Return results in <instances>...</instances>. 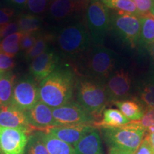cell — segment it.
Listing matches in <instances>:
<instances>
[{
	"label": "cell",
	"mask_w": 154,
	"mask_h": 154,
	"mask_svg": "<svg viewBox=\"0 0 154 154\" xmlns=\"http://www.w3.org/2000/svg\"><path fill=\"white\" fill-rule=\"evenodd\" d=\"M76 82L75 72L59 66L38 84L40 101L51 109L66 104L72 101Z\"/></svg>",
	"instance_id": "obj_1"
},
{
	"label": "cell",
	"mask_w": 154,
	"mask_h": 154,
	"mask_svg": "<svg viewBox=\"0 0 154 154\" xmlns=\"http://www.w3.org/2000/svg\"><path fill=\"white\" fill-rule=\"evenodd\" d=\"M118 54L103 45H94L76 61V70L84 76L97 80L107 79L116 68Z\"/></svg>",
	"instance_id": "obj_2"
},
{
	"label": "cell",
	"mask_w": 154,
	"mask_h": 154,
	"mask_svg": "<svg viewBox=\"0 0 154 154\" xmlns=\"http://www.w3.org/2000/svg\"><path fill=\"white\" fill-rule=\"evenodd\" d=\"M54 39L61 54L74 61L93 44L86 24L82 22L67 24L54 35Z\"/></svg>",
	"instance_id": "obj_3"
},
{
	"label": "cell",
	"mask_w": 154,
	"mask_h": 154,
	"mask_svg": "<svg viewBox=\"0 0 154 154\" xmlns=\"http://www.w3.org/2000/svg\"><path fill=\"white\" fill-rule=\"evenodd\" d=\"M76 102L95 118L96 122L101 119L108 103L105 85L101 81L86 76L76 79Z\"/></svg>",
	"instance_id": "obj_4"
},
{
	"label": "cell",
	"mask_w": 154,
	"mask_h": 154,
	"mask_svg": "<svg viewBox=\"0 0 154 154\" xmlns=\"http://www.w3.org/2000/svg\"><path fill=\"white\" fill-rule=\"evenodd\" d=\"M109 153L134 154L146 135V131L129 122L119 128H101Z\"/></svg>",
	"instance_id": "obj_5"
},
{
	"label": "cell",
	"mask_w": 154,
	"mask_h": 154,
	"mask_svg": "<svg viewBox=\"0 0 154 154\" xmlns=\"http://www.w3.org/2000/svg\"><path fill=\"white\" fill-rule=\"evenodd\" d=\"M86 26L94 45H103L110 26L109 10L101 0H90L85 11Z\"/></svg>",
	"instance_id": "obj_6"
},
{
	"label": "cell",
	"mask_w": 154,
	"mask_h": 154,
	"mask_svg": "<svg viewBox=\"0 0 154 154\" xmlns=\"http://www.w3.org/2000/svg\"><path fill=\"white\" fill-rule=\"evenodd\" d=\"M110 26L116 35L124 44L135 48L139 44L140 19L139 17L116 11L110 17Z\"/></svg>",
	"instance_id": "obj_7"
},
{
	"label": "cell",
	"mask_w": 154,
	"mask_h": 154,
	"mask_svg": "<svg viewBox=\"0 0 154 154\" xmlns=\"http://www.w3.org/2000/svg\"><path fill=\"white\" fill-rule=\"evenodd\" d=\"M37 82L33 77H25L15 82L10 105L19 110H29L40 101Z\"/></svg>",
	"instance_id": "obj_8"
},
{
	"label": "cell",
	"mask_w": 154,
	"mask_h": 154,
	"mask_svg": "<svg viewBox=\"0 0 154 154\" xmlns=\"http://www.w3.org/2000/svg\"><path fill=\"white\" fill-rule=\"evenodd\" d=\"M53 116L57 126L86 124L93 125L95 118L79 104L72 101L61 106L52 109Z\"/></svg>",
	"instance_id": "obj_9"
},
{
	"label": "cell",
	"mask_w": 154,
	"mask_h": 154,
	"mask_svg": "<svg viewBox=\"0 0 154 154\" xmlns=\"http://www.w3.org/2000/svg\"><path fill=\"white\" fill-rule=\"evenodd\" d=\"M29 136V133L19 128L0 126V153L24 154Z\"/></svg>",
	"instance_id": "obj_10"
},
{
	"label": "cell",
	"mask_w": 154,
	"mask_h": 154,
	"mask_svg": "<svg viewBox=\"0 0 154 154\" xmlns=\"http://www.w3.org/2000/svg\"><path fill=\"white\" fill-rule=\"evenodd\" d=\"M90 0H53L47 10L48 17L55 22L63 21L79 15L86 11Z\"/></svg>",
	"instance_id": "obj_11"
},
{
	"label": "cell",
	"mask_w": 154,
	"mask_h": 154,
	"mask_svg": "<svg viewBox=\"0 0 154 154\" xmlns=\"http://www.w3.org/2000/svg\"><path fill=\"white\" fill-rule=\"evenodd\" d=\"M108 102L124 100L131 90V79L126 71L121 69L113 72L108 78L105 85Z\"/></svg>",
	"instance_id": "obj_12"
},
{
	"label": "cell",
	"mask_w": 154,
	"mask_h": 154,
	"mask_svg": "<svg viewBox=\"0 0 154 154\" xmlns=\"http://www.w3.org/2000/svg\"><path fill=\"white\" fill-rule=\"evenodd\" d=\"M60 56L49 48L31 61L29 72L36 82H41L59 66Z\"/></svg>",
	"instance_id": "obj_13"
},
{
	"label": "cell",
	"mask_w": 154,
	"mask_h": 154,
	"mask_svg": "<svg viewBox=\"0 0 154 154\" xmlns=\"http://www.w3.org/2000/svg\"><path fill=\"white\" fill-rule=\"evenodd\" d=\"M29 126L34 130L46 131L49 128L57 126L53 116L52 109L43 103L38 101L29 110L25 111Z\"/></svg>",
	"instance_id": "obj_14"
},
{
	"label": "cell",
	"mask_w": 154,
	"mask_h": 154,
	"mask_svg": "<svg viewBox=\"0 0 154 154\" xmlns=\"http://www.w3.org/2000/svg\"><path fill=\"white\" fill-rule=\"evenodd\" d=\"M93 125L79 124L57 126L49 128L46 132L67 143L74 146L84 135L94 128Z\"/></svg>",
	"instance_id": "obj_15"
},
{
	"label": "cell",
	"mask_w": 154,
	"mask_h": 154,
	"mask_svg": "<svg viewBox=\"0 0 154 154\" xmlns=\"http://www.w3.org/2000/svg\"><path fill=\"white\" fill-rule=\"evenodd\" d=\"M0 126L19 128L29 133L34 130L29 124L25 112L9 105L0 110Z\"/></svg>",
	"instance_id": "obj_16"
},
{
	"label": "cell",
	"mask_w": 154,
	"mask_h": 154,
	"mask_svg": "<svg viewBox=\"0 0 154 154\" xmlns=\"http://www.w3.org/2000/svg\"><path fill=\"white\" fill-rule=\"evenodd\" d=\"M74 147L76 154H103L101 136L96 127L84 135Z\"/></svg>",
	"instance_id": "obj_17"
},
{
	"label": "cell",
	"mask_w": 154,
	"mask_h": 154,
	"mask_svg": "<svg viewBox=\"0 0 154 154\" xmlns=\"http://www.w3.org/2000/svg\"><path fill=\"white\" fill-rule=\"evenodd\" d=\"M129 122L130 121L119 109L109 108L104 109L102 113L101 120L96 122L94 126L101 128H119Z\"/></svg>",
	"instance_id": "obj_18"
},
{
	"label": "cell",
	"mask_w": 154,
	"mask_h": 154,
	"mask_svg": "<svg viewBox=\"0 0 154 154\" xmlns=\"http://www.w3.org/2000/svg\"><path fill=\"white\" fill-rule=\"evenodd\" d=\"M116 106L130 121H137L141 119L145 113L141 103L135 100L124 99L113 102Z\"/></svg>",
	"instance_id": "obj_19"
},
{
	"label": "cell",
	"mask_w": 154,
	"mask_h": 154,
	"mask_svg": "<svg viewBox=\"0 0 154 154\" xmlns=\"http://www.w3.org/2000/svg\"><path fill=\"white\" fill-rule=\"evenodd\" d=\"M42 137L49 154H76L74 147L53 135L42 131Z\"/></svg>",
	"instance_id": "obj_20"
},
{
	"label": "cell",
	"mask_w": 154,
	"mask_h": 154,
	"mask_svg": "<svg viewBox=\"0 0 154 154\" xmlns=\"http://www.w3.org/2000/svg\"><path fill=\"white\" fill-rule=\"evenodd\" d=\"M16 76L13 72H8L0 79V110L10 105Z\"/></svg>",
	"instance_id": "obj_21"
},
{
	"label": "cell",
	"mask_w": 154,
	"mask_h": 154,
	"mask_svg": "<svg viewBox=\"0 0 154 154\" xmlns=\"http://www.w3.org/2000/svg\"><path fill=\"white\" fill-rule=\"evenodd\" d=\"M54 40V35L49 32H42L38 34L37 39L30 50L24 54L25 60L30 62L42 54L49 48V44Z\"/></svg>",
	"instance_id": "obj_22"
},
{
	"label": "cell",
	"mask_w": 154,
	"mask_h": 154,
	"mask_svg": "<svg viewBox=\"0 0 154 154\" xmlns=\"http://www.w3.org/2000/svg\"><path fill=\"white\" fill-rule=\"evenodd\" d=\"M140 34L139 44L150 48L154 43V17L151 14L140 17Z\"/></svg>",
	"instance_id": "obj_23"
},
{
	"label": "cell",
	"mask_w": 154,
	"mask_h": 154,
	"mask_svg": "<svg viewBox=\"0 0 154 154\" xmlns=\"http://www.w3.org/2000/svg\"><path fill=\"white\" fill-rule=\"evenodd\" d=\"M19 32L23 34L41 32L42 19L38 15L34 14H22L17 19Z\"/></svg>",
	"instance_id": "obj_24"
},
{
	"label": "cell",
	"mask_w": 154,
	"mask_h": 154,
	"mask_svg": "<svg viewBox=\"0 0 154 154\" xmlns=\"http://www.w3.org/2000/svg\"><path fill=\"white\" fill-rule=\"evenodd\" d=\"M23 35L22 32H19L3 38L0 42V51L14 57L20 50V41Z\"/></svg>",
	"instance_id": "obj_25"
},
{
	"label": "cell",
	"mask_w": 154,
	"mask_h": 154,
	"mask_svg": "<svg viewBox=\"0 0 154 154\" xmlns=\"http://www.w3.org/2000/svg\"><path fill=\"white\" fill-rule=\"evenodd\" d=\"M102 2L108 9H111L116 11L128 13L140 17V13L133 0H101Z\"/></svg>",
	"instance_id": "obj_26"
},
{
	"label": "cell",
	"mask_w": 154,
	"mask_h": 154,
	"mask_svg": "<svg viewBox=\"0 0 154 154\" xmlns=\"http://www.w3.org/2000/svg\"><path fill=\"white\" fill-rule=\"evenodd\" d=\"M138 94L140 103H143L146 109L154 108V76L143 81L140 84Z\"/></svg>",
	"instance_id": "obj_27"
},
{
	"label": "cell",
	"mask_w": 154,
	"mask_h": 154,
	"mask_svg": "<svg viewBox=\"0 0 154 154\" xmlns=\"http://www.w3.org/2000/svg\"><path fill=\"white\" fill-rule=\"evenodd\" d=\"M24 154H49L42 137V131L29 136Z\"/></svg>",
	"instance_id": "obj_28"
},
{
	"label": "cell",
	"mask_w": 154,
	"mask_h": 154,
	"mask_svg": "<svg viewBox=\"0 0 154 154\" xmlns=\"http://www.w3.org/2000/svg\"><path fill=\"white\" fill-rule=\"evenodd\" d=\"M53 0H27L26 8L32 14L38 15L47 11Z\"/></svg>",
	"instance_id": "obj_29"
},
{
	"label": "cell",
	"mask_w": 154,
	"mask_h": 154,
	"mask_svg": "<svg viewBox=\"0 0 154 154\" xmlns=\"http://www.w3.org/2000/svg\"><path fill=\"white\" fill-rule=\"evenodd\" d=\"M134 126L143 128L146 131L151 127H154V108L146 109L145 113L141 119L137 121H130Z\"/></svg>",
	"instance_id": "obj_30"
},
{
	"label": "cell",
	"mask_w": 154,
	"mask_h": 154,
	"mask_svg": "<svg viewBox=\"0 0 154 154\" xmlns=\"http://www.w3.org/2000/svg\"><path fill=\"white\" fill-rule=\"evenodd\" d=\"M39 32L24 34L20 41L21 51H24L25 54L29 50L32 49L34 45V44H35L36 39H37L38 35V34H39Z\"/></svg>",
	"instance_id": "obj_31"
},
{
	"label": "cell",
	"mask_w": 154,
	"mask_h": 154,
	"mask_svg": "<svg viewBox=\"0 0 154 154\" xmlns=\"http://www.w3.org/2000/svg\"><path fill=\"white\" fill-rule=\"evenodd\" d=\"M15 64L14 58L0 51V73L5 74L11 72L14 68Z\"/></svg>",
	"instance_id": "obj_32"
},
{
	"label": "cell",
	"mask_w": 154,
	"mask_h": 154,
	"mask_svg": "<svg viewBox=\"0 0 154 154\" xmlns=\"http://www.w3.org/2000/svg\"><path fill=\"white\" fill-rule=\"evenodd\" d=\"M17 14V9L11 7H0V26L11 22Z\"/></svg>",
	"instance_id": "obj_33"
},
{
	"label": "cell",
	"mask_w": 154,
	"mask_h": 154,
	"mask_svg": "<svg viewBox=\"0 0 154 154\" xmlns=\"http://www.w3.org/2000/svg\"><path fill=\"white\" fill-rule=\"evenodd\" d=\"M140 16L149 14L153 7L154 0H133Z\"/></svg>",
	"instance_id": "obj_34"
},
{
	"label": "cell",
	"mask_w": 154,
	"mask_h": 154,
	"mask_svg": "<svg viewBox=\"0 0 154 154\" xmlns=\"http://www.w3.org/2000/svg\"><path fill=\"white\" fill-rule=\"evenodd\" d=\"M19 32V25L17 22H9L8 24L2 26L1 33H0V39H3L11 34Z\"/></svg>",
	"instance_id": "obj_35"
},
{
	"label": "cell",
	"mask_w": 154,
	"mask_h": 154,
	"mask_svg": "<svg viewBox=\"0 0 154 154\" xmlns=\"http://www.w3.org/2000/svg\"><path fill=\"white\" fill-rule=\"evenodd\" d=\"M135 154H154L153 150L146 136Z\"/></svg>",
	"instance_id": "obj_36"
},
{
	"label": "cell",
	"mask_w": 154,
	"mask_h": 154,
	"mask_svg": "<svg viewBox=\"0 0 154 154\" xmlns=\"http://www.w3.org/2000/svg\"><path fill=\"white\" fill-rule=\"evenodd\" d=\"M9 7L15 9H23L26 7L27 0H5Z\"/></svg>",
	"instance_id": "obj_37"
},
{
	"label": "cell",
	"mask_w": 154,
	"mask_h": 154,
	"mask_svg": "<svg viewBox=\"0 0 154 154\" xmlns=\"http://www.w3.org/2000/svg\"><path fill=\"white\" fill-rule=\"evenodd\" d=\"M145 136L147 137L154 152V127H151L149 129L146 130Z\"/></svg>",
	"instance_id": "obj_38"
},
{
	"label": "cell",
	"mask_w": 154,
	"mask_h": 154,
	"mask_svg": "<svg viewBox=\"0 0 154 154\" xmlns=\"http://www.w3.org/2000/svg\"><path fill=\"white\" fill-rule=\"evenodd\" d=\"M150 50H151V54L152 56V58H153V61L154 63V43L152 44V46L150 47Z\"/></svg>",
	"instance_id": "obj_39"
},
{
	"label": "cell",
	"mask_w": 154,
	"mask_h": 154,
	"mask_svg": "<svg viewBox=\"0 0 154 154\" xmlns=\"http://www.w3.org/2000/svg\"><path fill=\"white\" fill-rule=\"evenodd\" d=\"M150 14H151L152 16L154 17V3H153V7H152V8L151 9V12H150Z\"/></svg>",
	"instance_id": "obj_40"
},
{
	"label": "cell",
	"mask_w": 154,
	"mask_h": 154,
	"mask_svg": "<svg viewBox=\"0 0 154 154\" xmlns=\"http://www.w3.org/2000/svg\"><path fill=\"white\" fill-rule=\"evenodd\" d=\"M3 74H2V73H0V79H1L2 76H3Z\"/></svg>",
	"instance_id": "obj_41"
},
{
	"label": "cell",
	"mask_w": 154,
	"mask_h": 154,
	"mask_svg": "<svg viewBox=\"0 0 154 154\" xmlns=\"http://www.w3.org/2000/svg\"><path fill=\"white\" fill-rule=\"evenodd\" d=\"M109 154H124V153H109Z\"/></svg>",
	"instance_id": "obj_42"
},
{
	"label": "cell",
	"mask_w": 154,
	"mask_h": 154,
	"mask_svg": "<svg viewBox=\"0 0 154 154\" xmlns=\"http://www.w3.org/2000/svg\"><path fill=\"white\" fill-rule=\"evenodd\" d=\"M1 29H2V26H0V33H1Z\"/></svg>",
	"instance_id": "obj_43"
},
{
	"label": "cell",
	"mask_w": 154,
	"mask_h": 154,
	"mask_svg": "<svg viewBox=\"0 0 154 154\" xmlns=\"http://www.w3.org/2000/svg\"><path fill=\"white\" fill-rule=\"evenodd\" d=\"M0 154H1V153H0Z\"/></svg>",
	"instance_id": "obj_44"
}]
</instances>
